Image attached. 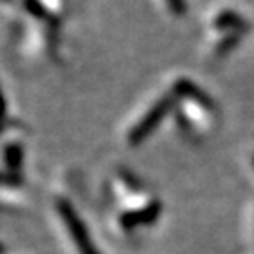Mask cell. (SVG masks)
Segmentation results:
<instances>
[{"label": "cell", "mask_w": 254, "mask_h": 254, "mask_svg": "<svg viewBox=\"0 0 254 254\" xmlns=\"http://www.w3.org/2000/svg\"><path fill=\"white\" fill-rule=\"evenodd\" d=\"M55 213H57L59 220L66 228V234H68L70 241L75 247L77 254H102L98 251V247L94 245L92 236L87 230V224L83 222L79 213L75 211V207L66 198H57V201H55Z\"/></svg>", "instance_id": "obj_2"}, {"label": "cell", "mask_w": 254, "mask_h": 254, "mask_svg": "<svg viewBox=\"0 0 254 254\" xmlns=\"http://www.w3.org/2000/svg\"><path fill=\"white\" fill-rule=\"evenodd\" d=\"M172 92L177 96L179 102L198 106V108H201L203 111H207L209 115L215 113V109H217L215 100L201 89L200 85H196V83L192 81V79H189V77H179V79H175V83L172 85Z\"/></svg>", "instance_id": "obj_3"}, {"label": "cell", "mask_w": 254, "mask_h": 254, "mask_svg": "<svg viewBox=\"0 0 254 254\" xmlns=\"http://www.w3.org/2000/svg\"><path fill=\"white\" fill-rule=\"evenodd\" d=\"M177 104H179V100H177V96H175L172 91L168 92V94H164V96H160V98L154 102L153 106L139 117V121H137L136 125L128 130V136H127L128 145L130 147L141 145L147 137L160 127V123L166 119V115H170L172 111H175Z\"/></svg>", "instance_id": "obj_1"}, {"label": "cell", "mask_w": 254, "mask_h": 254, "mask_svg": "<svg viewBox=\"0 0 254 254\" xmlns=\"http://www.w3.org/2000/svg\"><path fill=\"white\" fill-rule=\"evenodd\" d=\"M211 28L218 34H226V32H234V30H251V25L247 23L241 13H237L236 9L226 8L220 9L213 17Z\"/></svg>", "instance_id": "obj_4"}, {"label": "cell", "mask_w": 254, "mask_h": 254, "mask_svg": "<svg viewBox=\"0 0 254 254\" xmlns=\"http://www.w3.org/2000/svg\"><path fill=\"white\" fill-rule=\"evenodd\" d=\"M25 8L38 19H44L51 25H59L63 15V2L59 0H25Z\"/></svg>", "instance_id": "obj_5"}, {"label": "cell", "mask_w": 254, "mask_h": 254, "mask_svg": "<svg viewBox=\"0 0 254 254\" xmlns=\"http://www.w3.org/2000/svg\"><path fill=\"white\" fill-rule=\"evenodd\" d=\"M251 162H253V168H254V154H253V158H251Z\"/></svg>", "instance_id": "obj_9"}, {"label": "cell", "mask_w": 254, "mask_h": 254, "mask_svg": "<svg viewBox=\"0 0 254 254\" xmlns=\"http://www.w3.org/2000/svg\"><path fill=\"white\" fill-rule=\"evenodd\" d=\"M247 32L249 30H234V32L220 34L218 42L215 44V49H213V57L215 59H224V57H228V55L239 46V42L243 40V36H245Z\"/></svg>", "instance_id": "obj_6"}, {"label": "cell", "mask_w": 254, "mask_h": 254, "mask_svg": "<svg viewBox=\"0 0 254 254\" xmlns=\"http://www.w3.org/2000/svg\"><path fill=\"white\" fill-rule=\"evenodd\" d=\"M164 4H166V8L170 9V13H173L175 17H183L187 13V9H189L187 0H164Z\"/></svg>", "instance_id": "obj_8"}, {"label": "cell", "mask_w": 254, "mask_h": 254, "mask_svg": "<svg viewBox=\"0 0 254 254\" xmlns=\"http://www.w3.org/2000/svg\"><path fill=\"white\" fill-rule=\"evenodd\" d=\"M23 156H25V149L21 141H9L4 145V172L9 173H19L21 164H23Z\"/></svg>", "instance_id": "obj_7"}]
</instances>
